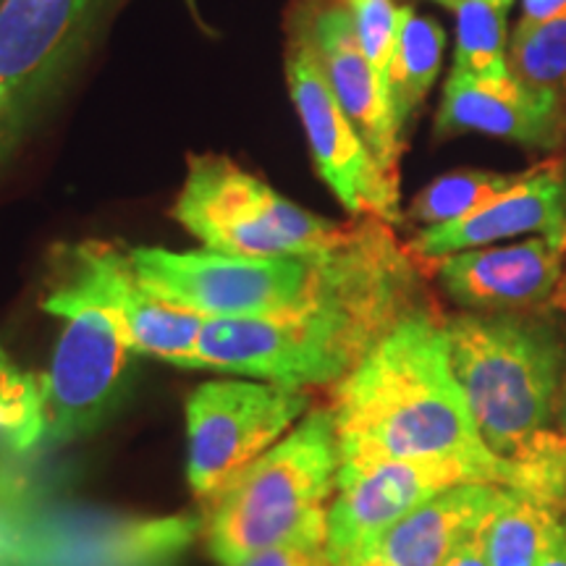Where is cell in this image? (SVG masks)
I'll list each match as a JSON object with an SVG mask.
<instances>
[{"label": "cell", "mask_w": 566, "mask_h": 566, "mask_svg": "<svg viewBox=\"0 0 566 566\" xmlns=\"http://www.w3.org/2000/svg\"><path fill=\"white\" fill-rule=\"evenodd\" d=\"M443 30L436 21L417 17L412 9H401L399 40L391 69H388V105L399 132H405L409 118L420 108L433 87L443 55Z\"/></svg>", "instance_id": "cell-19"}, {"label": "cell", "mask_w": 566, "mask_h": 566, "mask_svg": "<svg viewBox=\"0 0 566 566\" xmlns=\"http://www.w3.org/2000/svg\"><path fill=\"white\" fill-rule=\"evenodd\" d=\"M422 263L399 244L391 223L354 218L344 242L317 254L315 283L302 304L279 315L205 321L192 367L302 391L336 386L401 321L436 307Z\"/></svg>", "instance_id": "cell-1"}, {"label": "cell", "mask_w": 566, "mask_h": 566, "mask_svg": "<svg viewBox=\"0 0 566 566\" xmlns=\"http://www.w3.org/2000/svg\"><path fill=\"white\" fill-rule=\"evenodd\" d=\"M87 0H6L0 6V82L13 90L59 51Z\"/></svg>", "instance_id": "cell-18"}, {"label": "cell", "mask_w": 566, "mask_h": 566, "mask_svg": "<svg viewBox=\"0 0 566 566\" xmlns=\"http://www.w3.org/2000/svg\"><path fill=\"white\" fill-rule=\"evenodd\" d=\"M310 27L331 90L365 147L388 179L399 181L401 132L394 122L386 90L359 45L352 13L334 3H307Z\"/></svg>", "instance_id": "cell-15"}, {"label": "cell", "mask_w": 566, "mask_h": 566, "mask_svg": "<svg viewBox=\"0 0 566 566\" xmlns=\"http://www.w3.org/2000/svg\"><path fill=\"white\" fill-rule=\"evenodd\" d=\"M541 231L564 237L566 231V160H548L530 168L514 187L459 221L422 229L409 244L424 263L485 247L499 239Z\"/></svg>", "instance_id": "cell-16"}, {"label": "cell", "mask_w": 566, "mask_h": 566, "mask_svg": "<svg viewBox=\"0 0 566 566\" xmlns=\"http://www.w3.org/2000/svg\"><path fill=\"white\" fill-rule=\"evenodd\" d=\"M509 74L525 87L566 95V19L520 21L509 48Z\"/></svg>", "instance_id": "cell-23"}, {"label": "cell", "mask_w": 566, "mask_h": 566, "mask_svg": "<svg viewBox=\"0 0 566 566\" xmlns=\"http://www.w3.org/2000/svg\"><path fill=\"white\" fill-rule=\"evenodd\" d=\"M9 95H11V90H9V87H6V84H3V82H0V108H3V105H6V101H9Z\"/></svg>", "instance_id": "cell-31"}, {"label": "cell", "mask_w": 566, "mask_h": 566, "mask_svg": "<svg viewBox=\"0 0 566 566\" xmlns=\"http://www.w3.org/2000/svg\"><path fill=\"white\" fill-rule=\"evenodd\" d=\"M239 566H334L325 556V546L315 543H279L260 551Z\"/></svg>", "instance_id": "cell-27"}, {"label": "cell", "mask_w": 566, "mask_h": 566, "mask_svg": "<svg viewBox=\"0 0 566 566\" xmlns=\"http://www.w3.org/2000/svg\"><path fill=\"white\" fill-rule=\"evenodd\" d=\"M286 76L323 181L354 218L399 223V181L388 179L331 90L317 55L307 3L289 21Z\"/></svg>", "instance_id": "cell-11"}, {"label": "cell", "mask_w": 566, "mask_h": 566, "mask_svg": "<svg viewBox=\"0 0 566 566\" xmlns=\"http://www.w3.org/2000/svg\"><path fill=\"white\" fill-rule=\"evenodd\" d=\"M443 566H491L485 554V541H483V530L470 537L462 548L457 551L454 556L449 558Z\"/></svg>", "instance_id": "cell-28"}, {"label": "cell", "mask_w": 566, "mask_h": 566, "mask_svg": "<svg viewBox=\"0 0 566 566\" xmlns=\"http://www.w3.org/2000/svg\"><path fill=\"white\" fill-rule=\"evenodd\" d=\"M522 174L504 176L491 171H454L446 174L441 179L422 189L409 205V218L415 223H422L424 229L430 226H441L459 221V218L470 216L504 195L509 187L520 181Z\"/></svg>", "instance_id": "cell-22"}, {"label": "cell", "mask_w": 566, "mask_h": 566, "mask_svg": "<svg viewBox=\"0 0 566 566\" xmlns=\"http://www.w3.org/2000/svg\"><path fill=\"white\" fill-rule=\"evenodd\" d=\"M3 147H6V142H3V139H0V153H3Z\"/></svg>", "instance_id": "cell-34"}, {"label": "cell", "mask_w": 566, "mask_h": 566, "mask_svg": "<svg viewBox=\"0 0 566 566\" xmlns=\"http://www.w3.org/2000/svg\"><path fill=\"white\" fill-rule=\"evenodd\" d=\"M45 375L19 370L0 349V441L30 451L45 438Z\"/></svg>", "instance_id": "cell-24"}, {"label": "cell", "mask_w": 566, "mask_h": 566, "mask_svg": "<svg viewBox=\"0 0 566 566\" xmlns=\"http://www.w3.org/2000/svg\"><path fill=\"white\" fill-rule=\"evenodd\" d=\"M338 467L334 415L315 409L212 499L205 520L210 556L221 566H239L279 543L325 546V504L336 493Z\"/></svg>", "instance_id": "cell-4"}, {"label": "cell", "mask_w": 566, "mask_h": 566, "mask_svg": "<svg viewBox=\"0 0 566 566\" xmlns=\"http://www.w3.org/2000/svg\"><path fill=\"white\" fill-rule=\"evenodd\" d=\"M467 483L509 488V464L443 457L338 467L336 499L328 506L325 556L334 566H359L380 537L417 506Z\"/></svg>", "instance_id": "cell-10"}, {"label": "cell", "mask_w": 566, "mask_h": 566, "mask_svg": "<svg viewBox=\"0 0 566 566\" xmlns=\"http://www.w3.org/2000/svg\"><path fill=\"white\" fill-rule=\"evenodd\" d=\"M562 417H564V430H566V380H564V394H562Z\"/></svg>", "instance_id": "cell-32"}, {"label": "cell", "mask_w": 566, "mask_h": 566, "mask_svg": "<svg viewBox=\"0 0 566 566\" xmlns=\"http://www.w3.org/2000/svg\"><path fill=\"white\" fill-rule=\"evenodd\" d=\"M506 0H459L457 11V74L472 80H504L509 61L504 53Z\"/></svg>", "instance_id": "cell-21"}, {"label": "cell", "mask_w": 566, "mask_h": 566, "mask_svg": "<svg viewBox=\"0 0 566 566\" xmlns=\"http://www.w3.org/2000/svg\"><path fill=\"white\" fill-rule=\"evenodd\" d=\"M564 237H537L514 247L457 252L436 260L443 292L480 313H522L551 300L564 271Z\"/></svg>", "instance_id": "cell-14"}, {"label": "cell", "mask_w": 566, "mask_h": 566, "mask_svg": "<svg viewBox=\"0 0 566 566\" xmlns=\"http://www.w3.org/2000/svg\"><path fill=\"white\" fill-rule=\"evenodd\" d=\"M0 566H3V564H0Z\"/></svg>", "instance_id": "cell-36"}, {"label": "cell", "mask_w": 566, "mask_h": 566, "mask_svg": "<svg viewBox=\"0 0 566 566\" xmlns=\"http://www.w3.org/2000/svg\"><path fill=\"white\" fill-rule=\"evenodd\" d=\"M480 132L530 150H556L566 145V95L533 90L504 80H472L451 71L436 118V137Z\"/></svg>", "instance_id": "cell-13"}, {"label": "cell", "mask_w": 566, "mask_h": 566, "mask_svg": "<svg viewBox=\"0 0 566 566\" xmlns=\"http://www.w3.org/2000/svg\"><path fill=\"white\" fill-rule=\"evenodd\" d=\"M558 522L546 506L504 488L501 504L483 525L488 562L491 566H537Z\"/></svg>", "instance_id": "cell-20"}, {"label": "cell", "mask_w": 566, "mask_h": 566, "mask_svg": "<svg viewBox=\"0 0 566 566\" xmlns=\"http://www.w3.org/2000/svg\"><path fill=\"white\" fill-rule=\"evenodd\" d=\"M566 19V0H525L522 21H554Z\"/></svg>", "instance_id": "cell-29"}, {"label": "cell", "mask_w": 566, "mask_h": 566, "mask_svg": "<svg viewBox=\"0 0 566 566\" xmlns=\"http://www.w3.org/2000/svg\"><path fill=\"white\" fill-rule=\"evenodd\" d=\"M564 525H566V520H564Z\"/></svg>", "instance_id": "cell-35"}, {"label": "cell", "mask_w": 566, "mask_h": 566, "mask_svg": "<svg viewBox=\"0 0 566 566\" xmlns=\"http://www.w3.org/2000/svg\"><path fill=\"white\" fill-rule=\"evenodd\" d=\"M139 281L160 300L208 321L265 317L294 310L315 283L313 258H237L223 252H168L134 247Z\"/></svg>", "instance_id": "cell-8"}, {"label": "cell", "mask_w": 566, "mask_h": 566, "mask_svg": "<svg viewBox=\"0 0 566 566\" xmlns=\"http://www.w3.org/2000/svg\"><path fill=\"white\" fill-rule=\"evenodd\" d=\"M66 328L45 375V438L61 446L95 433L116 412L129 384L137 352L118 325L97 310H76L63 317Z\"/></svg>", "instance_id": "cell-12"}, {"label": "cell", "mask_w": 566, "mask_h": 566, "mask_svg": "<svg viewBox=\"0 0 566 566\" xmlns=\"http://www.w3.org/2000/svg\"><path fill=\"white\" fill-rule=\"evenodd\" d=\"M509 491L566 516V433L546 430L509 462Z\"/></svg>", "instance_id": "cell-25"}, {"label": "cell", "mask_w": 566, "mask_h": 566, "mask_svg": "<svg viewBox=\"0 0 566 566\" xmlns=\"http://www.w3.org/2000/svg\"><path fill=\"white\" fill-rule=\"evenodd\" d=\"M537 566H566V525L558 522L554 527V533L548 537V546L543 551L541 562Z\"/></svg>", "instance_id": "cell-30"}, {"label": "cell", "mask_w": 566, "mask_h": 566, "mask_svg": "<svg viewBox=\"0 0 566 566\" xmlns=\"http://www.w3.org/2000/svg\"><path fill=\"white\" fill-rule=\"evenodd\" d=\"M504 488L467 483L433 495L380 537L359 566H443L480 533Z\"/></svg>", "instance_id": "cell-17"}, {"label": "cell", "mask_w": 566, "mask_h": 566, "mask_svg": "<svg viewBox=\"0 0 566 566\" xmlns=\"http://www.w3.org/2000/svg\"><path fill=\"white\" fill-rule=\"evenodd\" d=\"M441 3H446V6H454V3H459V0H441ZM506 3H512V0H506Z\"/></svg>", "instance_id": "cell-33"}, {"label": "cell", "mask_w": 566, "mask_h": 566, "mask_svg": "<svg viewBox=\"0 0 566 566\" xmlns=\"http://www.w3.org/2000/svg\"><path fill=\"white\" fill-rule=\"evenodd\" d=\"M346 3H349L359 45L386 90L388 69H391L396 40H399L401 9H396L394 0H346Z\"/></svg>", "instance_id": "cell-26"}, {"label": "cell", "mask_w": 566, "mask_h": 566, "mask_svg": "<svg viewBox=\"0 0 566 566\" xmlns=\"http://www.w3.org/2000/svg\"><path fill=\"white\" fill-rule=\"evenodd\" d=\"M331 415L342 467L443 457L501 464L472 420L436 307L401 321L338 380Z\"/></svg>", "instance_id": "cell-2"}, {"label": "cell", "mask_w": 566, "mask_h": 566, "mask_svg": "<svg viewBox=\"0 0 566 566\" xmlns=\"http://www.w3.org/2000/svg\"><path fill=\"white\" fill-rule=\"evenodd\" d=\"M310 412L302 388L250 380H210L187 401L189 488L216 499Z\"/></svg>", "instance_id": "cell-9"}, {"label": "cell", "mask_w": 566, "mask_h": 566, "mask_svg": "<svg viewBox=\"0 0 566 566\" xmlns=\"http://www.w3.org/2000/svg\"><path fill=\"white\" fill-rule=\"evenodd\" d=\"M174 218L212 252L237 258H313L342 244L349 223L289 202L221 155L189 160Z\"/></svg>", "instance_id": "cell-6"}, {"label": "cell", "mask_w": 566, "mask_h": 566, "mask_svg": "<svg viewBox=\"0 0 566 566\" xmlns=\"http://www.w3.org/2000/svg\"><path fill=\"white\" fill-rule=\"evenodd\" d=\"M451 367L493 457L512 459L551 430L564 380V338L554 323L522 313L446 321Z\"/></svg>", "instance_id": "cell-3"}, {"label": "cell", "mask_w": 566, "mask_h": 566, "mask_svg": "<svg viewBox=\"0 0 566 566\" xmlns=\"http://www.w3.org/2000/svg\"><path fill=\"white\" fill-rule=\"evenodd\" d=\"M42 307L59 317L97 310L118 325L134 352L181 367H192L197 338L208 321L155 296L134 271L129 250L108 242L61 247L53 254Z\"/></svg>", "instance_id": "cell-7"}, {"label": "cell", "mask_w": 566, "mask_h": 566, "mask_svg": "<svg viewBox=\"0 0 566 566\" xmlns=\"http://www.w3.org/2000/svg\"><path fill=\"white\" fill-rule=\"evenodd\" d=\"M200 533L202 520L195 514L129 516L6 495L0 506V564L176 566Z\"/></svg>", "instance_id": "cell-5"}]
</instances>
